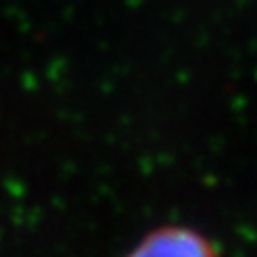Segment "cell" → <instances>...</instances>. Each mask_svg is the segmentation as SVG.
Wrapping results in <instances>:
<instances>
[{"instance_id": "cell-1", "label": "cell", "mask_w": 257, "mask_h": 257, "mask_svg": "<svg viewBox=\"0 0 257 257\" xmlns=\"http://www.w3.org/2000/svg\"><path fill=\"white\" fill-rule=\"evenodd\" d=\"M124 257H221L206 234L189 225H161L148 231Z\"/></svg>"}]
</instances>
